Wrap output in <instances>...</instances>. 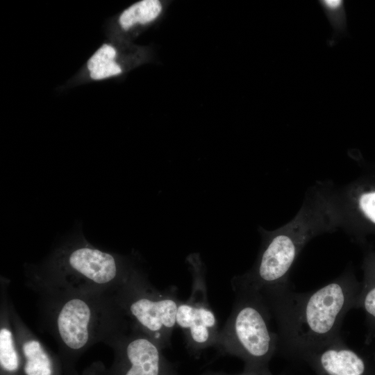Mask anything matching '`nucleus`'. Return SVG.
I'll use <instances>...</instances> for the list:
<instances>
[{"label": "nucleus", "instance_id": "obj_1", "mask_svg": "<svg viewBox=\"0 0 375 375\" xmlns=\"http://www.w3.org/2000/svg\"><path fill=\"white\" fill-rule=\"evenodd\" d=\"M361 288L347 271L314 291L290 288L263 299L278 326V347L305 356L340 336L347 312L355 308Z\"/></svg>", "mask_w": 375, "mask_h": 375}, {"label": "nucleus", "instance_id": "obj_2", "mask_svg": "<svg viewBox=\"0 0 375 375\" xmlns=\"http://www.w3.org/2000/svg\"><path fill=\"white\" fill-rule=\"evenodd\" d=\"M319 208H306L274 231H263L262 246L253 266L231 280V285L247 288L266 299L290 288L289 273L301 251L312 238L326 231Z\"/></svg>", "mask_w": 375, "mask_h": 375}, {"label": "nucleus", "instance_id": "obj_3", "mask_svg": "<svg viewBox=\"0 0 375 375\" xmlns=\"http://www.w3.org/2000/svg\"><path fill=\"white\" fill-rule=\"evenodd\" d=\"M235 301L215 347L223 354L244 359L250 369H259L278 347V333L272 330V318L256 292L232 285Z\"/></svg>", "mask_w": 375, "mask_h": 375}, {"label": "nucleus", "instance_id": "obj_4", "mask_svg": "<svg viewBox=\"0 0 375 375\" xmlns=\"http://www.w3.org/2000/svg\"><path fill=\"white\" fill-rule=\"evenodd\" d=\"M50 267L66 280L97 287L124 285L137 270L130 260L94 247L83 236L60 248Z\"/></svg>", "mask_w": 375, "mask_h": 375}, {"label": "nucleus", "instance_id": "obj_5", "mask_svg": "<svg viewBox=\"0 0 375 375\" xmlns=\"http://www.w3.org/2000/svg\"><path fill=\"white\" fill-rule=\"evenodd\" d=\"M122 307L137 329L153 340L163 349L170 344L176 327L180 300L176 289L160 292L151 288L137 270L123 285Z\"/></svg>", "mask_w": 375, "mask_h": 375}, {"label": "nucleus", "instance_id": "obj_6", "mask_svg": "<svg viewBox=\"0 0 375 375\" xmlns=\"http://www.w3.org/2000/svg\"><path fill=\"white\" fill-rule=\"evenodd\" d=\"M187 261L193 277L192 292L187 301H180L176 322L188 349L198 353L215 346L219 330L207 297L204 264L197 253L189 255Z\"/></svg>", "mask_w": 375, "mask_h": 375}, {"label": "nucleus", "instance_id": "obj_7", "mask_svg": "<svg viewBox=\"0 0 375 375\" xmlns=\"http://www.w3.org/2000/svg\"><path fill=\"white\" fill-rule=\"evenodd\" d=\"M137 330L124 340L114 375H177L160 345Z\"/></svg>", "mask_w": 375, "mask_h": 375}, {"label": "nucleus", "instance_id": "obj_8", "mask_svg": "<svg viewBox=\"0 0 375 375\" xmlns=\"http://www.w3.org/2000/svg\"><path fill=\"white\" fill-rule=\"evenodd\" d=\"M95 312L92 305L81 297L66 300L60 307L56 326L61 342L72 351L84 349L92 339Z\"/></svg>", "mask_w": 375, "mask_h": 375}, {"label": "nucleus", "instance_id": "obj_9", "mask_svg": "<svg viewBox=\"0 0 375 375\" xmlns=\"http://www.w3.org/2000/svg\"><path fill=\"white\" fill-rule=\"evenodd\" d=\"M304 356L312 358L324 375H362L365 370L364 360L341 336Z\"/></svg>", "mask_w": 375, "mask_h": 375}, {"label": "nucleus", "instance_id": "obj_10", "mask_svg": "<svg viewBox=\"0 0 375 375\" xmlns=\"http://www.w3.org/2000/svg\"><path fill=\"white\" fill-rule=\"evenodd\" d=\"M22 353L24 375H58L53 359L38 340H26L22 346Z\"/></svg>", "mask_w": 375, "mask_h": 375}, {"label": "nucleus", "instance_id": "obj_11", "mask_svg": "<svg viewBox=\"0 0 375 375\" xmlns=\"http://www.w3.org/2000/svg\"><path fill=\"white\" fill-rule=\"evenodd\" d=\"M362 267L364 278L355 308L363 310L372 335L375 333V252L366 256Z\"/></svg>", "mask_w": 375, "mask_h": 375}, {"label": "nucleus", "instance_id": "obj_12", "mask_svg": "<svg viewBox=\"0 0 375 375\" xmlns=\"http://www.w3.org/2000/svg\"><path fill=\"white\" fill-rule=\"evenodd\" d=\"M0 366L1 375H19L22 360L15 344L11 331L5 326L0 330Z\"/></svg>", "mask_w": 375, "mask_h": 375}, {"label": "nucleus", "instance_id": "obj_13", "mask_svg": "<svg viewBox=\"0 0 375 375\" xmlns=\"http://www.w3.org/2000/svg\"><path fill=\"white\" fill-rule=\"evenodd\" d=\"M318 3L333 28V33L328 40V44L333 47L347 34L345 2L343 0H319Z\"/></svg>", "mask_w": 375, "mask_h": 375}, {"label": "nucleus", "instance_id": "obj_14", "mask_svg": "<svg viewBox=\"0 0 375 375\" xmlns=\"http://www.w3.org/2000/svg\"><path fill=\"white\" fill-rule=\"evenodd\" d=\"M115 49L103 45L89 60L88 67L93 79H101L121 73L119 66L115 62Z\"/></svg>", "mask_w": 375, "mask_h": 375}, {"label": "nucleus", "instance_id": "obj_15", "mask_svg": "<svg viewBox=\"0 0 375 375\" xmlns=\"http://www.w3.org/2000/svg\"><path fill=\"white\" fill-rule=\"evenodd\" d=\"M160 1L144 0L125 10L119 17L122 28L127 29L135 23L145 24L156 18L161 11Z\"/></svg>", "mask_w": 375, "mask_h": 375}, {"label": "nucleus", "instance_id": "obj_16", "mask_svg": "<svg viewBox=\"0 0 375 375\" xmlns=\"http://www.w3.org/2000/svg\"><path fill=\"white\" fill-rule=\"evenodd\" d=\"M356 209L361 219L375 230V186L359 190L355 197Z\"/></svg>", "mask_w": 375, "mask_h": 375}, {"label": "nucleus", "instance_id": "obj_17", "mask_svg": "<svg viewBox=\"0 0 375 375\" xmlns=\"http://www.w3.org/2000/svg\"><path fill=\"white\" fill-rule=\"evenodd\" d=\"M256 371L255 369H249V371L247 372H245L240 375H256ZM202 375H228V374H224V373H206Z\"/></svg>", "mask_w": 375, "mask_h": 375}]
</instances>
